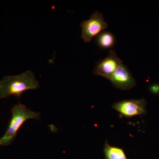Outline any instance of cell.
Returning a JSON list of instances; mask_svg holds the SVG:
<instances>
[{
    "label": "cell",
    "instance_id": "obj_4",
    "mask_svg": "<svg viewBox=\"0 0 159 159\" xmlns=\"http://www.w3.org/2000/svg\"><path fill=\"white\" fill-rule=\"evenodd\" d=\"M123 64L122 60L117 56L114 50H111L107 57L97 62L93 74L110 79L112 75Z\"/></svg>",
    "mask_w": 159,
    "mask_h": 159
},
{
    "label": "cell",
    "instance_id": "obj_6",
    "mask_svg": "<svg viewBox=\"0 0 159 159\" xmlns=\"http://www.w3.org/2000/svg\"><path fill=\"white\" fill-rule=\"evenodd\" d=\"M111 82L117 88L123 90H128L136 85V81L129 70L122 64L112 75Z\"/></svg>",
    "mask_w": 159,
    "mask_h": 159
},
{
    "label": "cell",
    "instance_id": "obj_2",
    "mask_svg": "<svg viewBox=\"0 0 159 159\" xmlns=\"http://www.w3.org/2000/svg\"><path fill=\"white\" fill-rule=\"evenodd\" d=\"M11 111L12 116L6 132L0 139V146L11 145L18 131L26 121L30 119H41L40 112L34 111L21 103L15 105Z\"/></svg>",
    "mask_w": 159,
    "mask_h": 159
},
{
    "label": "cell",
    "instance_id": "obj_3",
    "mask_svg": "<svg viewBox=\"0 0 159 159\" xmlns=\"http://www.w3.org/2000/svg\"><path fill=\"white\" fill-rule=\"evenodd\" d=\"M81 38L85 43L90 42L92 39L97 36L108 28L103 14L98 11H95L88 20L83 21L80 24Z\"/></svg>",
    "mask_w": 159,
    "mask_h": 159
},
{
    "label": "cell",
    "instance_id": "obj_5",
    "mask_svg": "<svg viewBox=\"0 0 159 159\" xmlns=\"http://www.w3.org/2000/svg\"><path fill=\"white\" fill-rule=\"evenodd\" d=\"M146 101L145 99H126L116 102L113 108L127 117L144 115L146 113Z\"/></svg>",
    "mask_w": 159,
    "mask_h": 159
},
{
    "label": "cell",
    "instance_id": "obj_7",
    "mask_svg": "<svg viewBox=\"0 0 159 159\" xmlns=\"http://www.w3.org/2000/svg\"><path fill=\"white\" fill-rule=\"evenodd\" d=\"M96 43L100 48L108 50L115 46L116 43V38L111 31H103L97 35Z\"/></svg>",
    "mask_w": 159,
    "mask_h": 159
},
{
    "label": "cell",
    "instance_id": "obj_1",
    "mask_svg": "<svg viewBox=\"0 0 159 159\" xmlns=\"http://www.w3.org/2000/svg\"><path fill=\"white\" fill-rule=\"evenodd\" d=\"M38 81L31 70L16 76H6L0 81V98L14 96L18 99L23 93L39 88Z\"/></svg>",
    "mask_w": 159,
    "mask_h": 159
},
{
    "label": "cell",
    "instance_id": "obj_8",
    "mask_svg": "<svg viewBox=\"0 0 159 159\" xmlns=\"http://www.w3.org/2000/svg\"><path fill=\"white\" fill-rule=\"evenodd\" d=\"M104 153L106 159H128L122 148L111 146L107 143H105Z\"/></svg>",
    "mask_w": 159,
    "mask_h": 159
},
{
    "label": "cell",
    "instance_id": "obj_9",
    "mask_svg": "<svg viewBox=\"0 0 159 159\" xmlns=\"http://www.w3.org/2000/svg\"><path fill=\"white\" fill-rule=\"evenodd\" d=\"M151 90L153 93H158L159 92V86L157 85H154L152 86L151 88Z\"/></svg>",
    "mask_w": 159,
    "mask_h": 159
}]
</instances>
